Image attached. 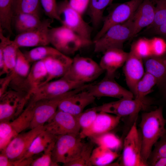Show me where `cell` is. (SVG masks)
Returning <instances> with one entry per match:
<instances>
[{
    "label": "cell",
    "mask_w": 166,
    "mask_h": 166,
    "mask_svg": "<svg viewBox=\"0 0 166 166\" xmlns=\"http://www.w3.org/2000/svg\"><path fill=\"white\" fill-rule=\"evenodd\" d=\"M56 140L52 142L43 152L40 157L34 159L31 166H57L58 164L52 159V151Z\"/></svg>",
    "instance_id": "60d3db41"
},
{
    "label": "cell",
    "mask_w": 166,
    "mask_h": 166,
    "mask_svg": "<svg viewBox=\"0 0 166 166\" xmlns=\"http://www.w3.org/2000/svg\"><path fill=\"white\" fill-rule=\"evenodd\" d=\"M41 6L40 0H14V15L19 13H28L39 16Z\"/></svg>",
    "instance_id": "d590c367"
},
{
    "label": "cell",
    "mask_w": 166,
    "mask_h": 166,
    "mask_svg": "<svg viewBox=\"0 0 166 166\" xmlns=\"http://www.w3.org/2000/svg\"><path fill=\"white\" fill-rule=\"evenodd\" d=\"M165 123H166V119H165Z\"/></svg>",
    "instance_id": "db71d44e"
},
{
    "label": "cell",
    "mask_w": 166,
    "mask_h": 166,
    "mask_svg": "<svg viewBox=\"0 0 166 166\" xmlns=\"http://www.w3.org/2000/svg\"><path fill=\"white\" fill-rule=\"evenodd\" d=\"M98 112L97 107H95L87 109L76 116L81 128L80 133L85 132L91 127L96 117Z\"/></svg>",
    "instance_id": "f35d334b"
},
{
    "label": "cell",
    "mask_w": 166,
    "mask_h": 166,
    "mask_svg": "<svg viewBox=\"0 0 166 166\" xmlns=\"http://www.w3.org/2000/svg\"><path fill=\"white\" fill-rule=\"evenodd\" d=\"M72 60L73 59L61 52L44 59L47 77L43 84L54 79L64 76L68 71Z\"/></svg>",
    "instance_id": "7402d4cb"
},
{
    "label": "cell",
    "mask_w": 166,
    "mask_h": 166,
    "mask_svg": "<svg viewBox=\"0 0 166 166\" xmlns=\"http://www.w3.org/2000/svg\"><path fill=\"white\" fill-rule=\"evenodd\" d=\"M30 63L23 52L18 49L13 76L9 86L10 89L27 92L26 83L31 66Z\"/></svg>",
    "instance_id": "cb8c5ba5"
},
{
    "label": "cell",
    "mask_w": 166,
    "mask_h": 166,
    "mask_svg": "<svg viewBox=\"0 0 166 166\" xmlns=\"http://www.w3.org/2000/svg\"><path fill=\"white\" fill-rule=\"evenodd\" d=\"M154 166H166V157L161 158L157 161Z\"/></svg>",
    "instance_id": "f907efd6"
},
{
    "label": "cell",
    "mask_w": 166,
    "mask_h": 166,
    "mask_svg": "<svg viewBox=\"0 0 166 166\" xmlns=\"http://www.w3.org/2000/svg\"><path fill=\"white\" fill-rule=\"evenodd\" d=\"M113 0H90L87 10L94 27L98 26L103 21L105 9Z\"/></svg>",
    "instance_id": "4dcf8cb0"
},
{
    "label": "cell",
    "mask_w": 166,
    "mask_h": 166,
    "mask_svg": "<svg viewBox=\"0 0 166 166\" xmlns=\"http://www.w3.org/2000/svg\"><path fill=\"white\" fill-rule=\"evenodd\" d=\"M53 20L46 19L38 28L17 34L13 40L14 43L18 48L47 45L50 44L48 32Z\"/></svg>",
    "instance_id": "9a60e30c"
},
{
    "label": "cell",
    "mask_w": 166,
    "mask_h": 166,
    "mask_svg": "<svg viewBox=\"0 0 166 166\" xmlns=\"http://www.w3.org/2000/svg\"><path fill=\"white\" fill-rule=\"evenodd\" d=\"M46 77L44 59L34 62L26 81V91L31 94L35 89L44 83Z\"/></svg>",
    "instance_id": "484cf974"
},
{
    "label": "cell",
    "mask_w": 166,
    "mask_h": 166,
    "mask_svg": "<svg viewBox=\"0 0 166 166\" xmlns=\"http://www.w3.org/2000/svg\"><path fill=\"white\" fill-rule=\"evenodd\" d=\"M136 121L131 126L124 138L121 165L148 166L142 157V136L140 129L137 128Z\"/></svg>",
    "instance_id": "ba28073f"
},
{
    "label": "cell",
    "mask_w": 166,
    "mask_h": 166,
    "mask_svg": "<svg viewBox=\"0 0 166 166\" xmlns=\"http://www.w3.org/2000/svg\"><path fill=\"white\" fill-rule=\"evenodd\" d=\"M150 42L152 55H161L166 52V42L164 39L154 38Z\"/></svg>",
    "instance_id": "f6af8a7d"
},
{
    "label": "cell",
    "mask_w": 166,
    "mask_h": 166,
    "mask_svg": "<svg viewBox=\"0 0 166 166\" xmlns=\"http://www.w3.org/2000/svg\"></svg>",
    "instance_id": "11a10c76"
},
{
    "label": "cell",
    "mask_w": 166,
    "mask_h": 166,
    "mask_svg": "<svg viewBox=\"0 0 166 166\" xmlns=\"http://www.w3.org/2000/svg\"><path fill=\"white\" fill-rule=\"evenodd\" d=\"M81 139L80 134L57 136L52 151L53 161L64 165L78 158L85 144Z\"/></svg>",
    "instance_id": "5b68a950"
},
{
    "label": "cell",
    "mask_w": 166,
    "mask_h": 166,
    "mask_svg": "<svg viewBox=\"0 0 166 166\" xmlns=\"http://www.w3.org/2000/svg\"><path fill=\"white\" fill-rule=\"evenodd\" d=\"M26 108L17 118L10 121L15 136L29 128L34 114V104L29 103Z\"/></svg>",
    "instance_id": "f546056e"
},
{
    "label": "cell",
    "mask_w": 166,
    "mask_h": 166,
    "mask_svg": "<svg viewBox=\"0 0 166 166\" xmlns=\"http://www.w3.org/2000/svg\"><path fill=\"white\" fill-rule=\"evenodd\" d=\"M143 0H130L116 6L103 18V25L93 38L94 42L100 38L111 27L123 23L133 15Z\"/></svg>",
    "instance_id": "30bf717a"
},
{
    "label": "cell",
    "mask_w": 166,
    "mask_h": 166,
    "mask_svg": "<svg viewBox=\"0 0 166 166\" xmlns=\"http://www.w3.org/2000/svg\"><path fill=\"white\" fill-rule=\"evenodd\" d=\"M104 72L99 64L92 59L77 55L73 59L68 71L62 77L85 84L96 79Z\"/></svg>",
    "instance_id": "8992f818"
},
{
    "label": "cell",
    "mask_w": 166,
    "mask_h": 166,
    "mask_svg": "<svg viewBox=\"0 0 166 166\" xmlns=\"http://www.w3.org/2000/svg\"><path fill=\"white\" fill-rule=\"evenodd\" d=\"M89 85L85 84L73 90L60 101L58 109L75 116L81 113L84 109L93 103L95 99L86 90Z\"/></svg>",
    "instance_id": "8fae6325"
},
{
    "label": "cell",
    "mask_w": 166,
    "mask_h": 166,
    "mask_svg": "<svg viewBox=\"0 0 166 166\" xmlns=\"http://www.w3.org/2000/svg\"><path fill=\"white\" fill-rule=\"evenodd\" d=\"M15 161L10 159L3 151L0 152V166H14Z\"/></svg>",
    "instance_id": "c3c4849f"
},
{
    "label": "cell",
    "mask_w": 166,
    "mask_h": 166,
    "mask_svg": "<svg viewBox=\"0 0 166 166\" xmlns=\"http://www.w3.org/2000/svg\"><path fill=\"white\" fill-rule=\"evenodd\" d=\"M163 109L160 106L141 115L139 125L142 136L141 155L143 161L148 165L147 161L154 144L166 132Z\"/></svg>",
    "instance_id": "6da1fadb"
},
{
    "label": "cell",
    "mask_w": 166,
    "mask_h": 166,
    "mask_svg": "<svg viewBox=\"0 0 166 166\" xmlns=\"http://www.w3.org/2000/svg\"><path fill=\"white\" fill-rule=\"evenodd\" d=\"M90 0H69L71 6L82 15L87 10Z\"/></svg>",
    "instance_id": "bcb514c9"
},
{
    "label": "cell",
    "mask_w": 166,
    "mask_h": 166,
    "mask_svg": "<svg viewBox=\"0 0 166 166\" xmlns=\"http://www.w3.org/2000/svg\"><path fill=\"white\" fill-rule=\"evenodd\" d=\"M155 15L154 3L152 0H143L132 17L133 28L131 39L141 30L150 26L153 22Z\"/></svg>",
    "instance_id": "44dd1931"
},
{
    "label": "cell",
    "mask_w": 166,
    "mask_h": 166,
    "mask_svg": "<svg viewBox=\"0 0 166 166\" xmlns=\"http://www.w3.org/2000/svg\"><path fill=\"white\" fill-rule=\"evenodd\" d=\"M17 34L34 30L42 24L39 16L31 14L19 13L14 15L13 23Z\"/></svg>",
    "instance_id": "83f0119b"
},
{
    "label": "cell",
    "mask_w": 166,
    "mask_h": 166,
    "mask_svg": "<svg viewBox=\"0 0 166 166\" xmlns=\"http://www.w3.org/2000/svg\"><path fill=\"white\" fill-rule=\"evenodd\" d=\"M40 2L45 14L50 19H55L60 21L56 0H40Z\"/></svg>",
    "instance_id": "ee69618b"
},
{
    "label": "cell",
    "mask_w": 166,
    "mask_h": 166,
    "mask_svg": "<svg viewBox=\"0 0 166 166\" xmlns=\"http://www.w3.org/2000/svg\"><path fill=\"white\" fill-rule=\"evenodd\" d=\"M132 17L123 23L111 27L100 38L93 42L94 52L104 53L113 48L123 49L124 43L131 38L133 28Z\"/></svg>",
    "instance_id": "3957f363"
},
{
    "label": "cell",
    "mask_w": 166,
    "mask_h": 166,
    "mask_svg": "<svg viewBox=\"0 0 166 166\" xmlns=\"http://www.w3.org/2000/svg\"><path fill=\"white\" fill-rule=\"evenodd\" d=\"M93 142L85 143L83 150L78 158L63 165L65 166H91L90 158L93 144Z\"/></svg>",
    "instance_id": "74e56055"
},
{
    "label": "cell",
    "mask_w": 166,
    "mask_h": 166,
    "mask_svg": "<svg viewBox=\"0 0 166 166\" xmlns=\"http://www.w3.org/2000/svg\"><path fill=\"white\" fill-rule=\"evenodd\" d=\"M44 130V125L40 126L18 134L2 151L12 160H20L25 155L35 138Z\"/></svg>",
    "instance_id": "5bb4252c"
},
{
    "label": "cell",
    "mask_w": 166,
    "mask_h": 166,
    "mask_svg": "<svg viewBox=\"0 0 166 166\" xmlns=\"http://www.w3.org/2000/svg\"><path fill=\"white\" fill-rule=\"evenodd\" d=\"M44 127L45 130L56 136L79 134L81 131L76 116L58 109Z\"/></svg>",
    "instance_id": "4fadbf2b"
},
{
    "label": "cell",
    "mask_w": 166,
    "mask_h": 166,
    "mask_svg": "<svg viewBox=\"0 0 166 166\" xmlns=\"http://www.w3.org/2000/svg\"><path fill=\"white\" fill-rule=\"evenodd\" d=\"M14 0H0V27L12 34Z\"/></svg>",
    "instance_id": "1f68e13d"
},
{
    "label": "cell",
    "mask_w": 166,
    "mask_h": 166,
    "mask_svg": "<svg viewBox=\"0 0 166 166\" xmlns=\"http://www.w3.org/2000/svg\"><path fill=\"white\" fill-rule=\"evenodd\" d=\"M10 121L0 122V151H3L15 137Z\"/></svg>",
    "instance_id": "b9f144b4"
},
{
    "label": "cell",
    "mask_w": 166,
    "mask_h": 166,
    "mask_svg": "<svg viewBox=\"0 0 166 166\" xmlns=\"http://www.w3.org/2000/svg\"><path fill=\"white\" fill-rule=\"evenodd\" d=\"M60 52L54 47L45 45L35 47L23 53L30 63H34L55 56Z\"/></svg>",
    "instance_id": "836d02e7"
},
{
    "label": "cell",
    "mask_w": 166,
    "mask_h": 166,
    "mask_svg": "<svg viewBox=\"0 0 166 166\" xmlns=\"http://www.w3.org/2000/svg\"><path fill=\"white\" fill-rule=\"evenodd\" d=\"M0 27V65L4 64L2 75L13 72L15 65L18 48L10 40V36L5 37Z\"/></svg>",
    "instance_id": "ffe728a7"
},
{
    "label": "cell",
    "mask_w": 166,
    "mask_h": 166,
    "mask_svg": "<svg viewBox=\"0 0 166 166\" xmlns=\"http://www.w3.org/2000/svg\"><path fill=\"white\" fill-rule=\"evenodd\" d=\"M121 118L104 112H99L91 127L85 132L80 133L81 139L89 138L108 132L114 128L119 124Z\"/></svg>",
    "instance_id": "d6986e66"
},
{
    "label": "cell",
    "mask_w": 166,
    "mask_h": 166,
    "mask_svg": "<svg viewBox=\"0 0 166 166\" xmlns=\"http://www.w3.org/2000/svg\"><path fill=\"white\" fill-rule=\"evenodd\" d=\"M86 90L95 97H107L120 99H133L134 96L130 91L120 85L114 78L106 77L97 83L90 84Z\"/></svg>",
    "instance_id": "2e32d148"
},
{
    "label": "cell",
    "mask_w": 166,
    "mask_h": 166,
    "mask_svg": "<svg viewBox=\"0 0 166 166\" xmlns=\"http://www.w3.org/2000/svg\"><path fill=\"white\" fill-rule=\"evenodd\" d=\"M92 142L111 150H117L122 145L121 139L114 133L108 132L90 138Z\"/></svg>",
    "instance_id": "e575fe53"
},
{
    "label": "cell",
    "mask_w": 166,
    "mask_h": 166,
    "mask_svg": "<svg viewBox=\"0 0 166 166\" xmlns=\"http://www.w3.org/2000/svg\"><path fill=\"white\" fill-rule=\"evenodd\" d=\"M145 71L153 75L161 88L166 83V52L160 56L152 55L143 59Z\"/></svg>",
    "instance_id": "d4e9b609"
},
{
    "label": "cell",
    "mask_w": 166,
    "mask_h": 166,
    "mask_svg": "<svg viewBox=\"0 0 166 166\" xmlns=\"http://www.w3.org/2000/svg\"><path fill=\"white\" fill-rule=\"evenodd\" d=\"M57 11L62 25L74 32L89 45L93 42L92 28L84 21L82 15L71 6L68 0L57 3Z\"/></svg>",
    "instance_id": "7a4b0ae2"
},
{
    "label": "cell",
    "mask_w": 166,
    "mask_h": 166,
    "mask_svg": "<svg viewBox=\"0 0 166 166\" xmlns=\"http://www.w3.org/2000/svg\"><path fill=\"white\" fill-rule=\"evenodd\" d=\"M149 157L148 166H153L159 159L166 157V132L155 144Z\"/></svg>",
    "instance_id": "8d00e7d4"
},
{
    "label": "cell",
    "mask_w": 166,
    "mask_h": 166,
    "mask_svg": "<svg viewBox=\"0 0 166 166\" xmlns=\"http://www.w3.org/2000/svg\"><path fill=\"white\" fill-rule=\"evenodd\" d=\"M49 42L54 48L68 56L89 45L74 32L62 25L49 29Z\"/></svg>",
    "instance_id": "277c9868"
},
{
    "label": "cell",
    "mask_w": 166,
    "mask_h": 166,
    "mask_svg": "<svg viewBox=\"0 0 166 166\" xmlns=\"http://www.w3.org/2000/svg\"><path fill=\"white\" fill-rule=\"evenodd\" d=\"M123 71L127 85L133 94L137 83L145 72L143 59L130 49Z\"/></svg>",
    "instance_id": "ac0fdd59"
},
{
    "label": "cell",
    "mask_w": 166,
    "mask_h": 166,
    "mask_svg": "<svg viewBox=\"0 0 166 166\" xmlns=\"http://www.w3.org/2000/svg\"><path fill=\"white\" fill-rule=\"evenodd\" d=\"M164 38V40L166 41V37H165V38Z\"/></svg>",
    "instance_id": "f5cc1de1"
},
{
    "label": "cell",
    "mask_w": 166,
    "mask_h": 166,
    "mask_svg": "<svg viewBox=\"0 0 166 166\" xmlns=\"http://www.w3.org/2000/svg\"><path fill=\"white\" fill-rule=\"evenodd\" d=\"M119 156L120 155L115 151L98 146L93 149L90 161L92 166H106L110 164Z\"/></svg>",
    "instance_id": "f1b7e54d"
},
{
    "label": "cell",
    "mask_w": 166,
    "mask_h": 166,
    "mask_svg": "<svg viewBox=\"0 0 166 166\" xmlns=\"http://www.w3.org/2000/svg\"><path fill=\"white\" fill-rule=\"evenodd\" d=\"M144 101L135 98H123L97 106L98 112L111 113L121 118L127 117L134 123L144 106Z\"/></svg>",
    "instance_id": "7c38bea8"
},
{
    "label": "cell",
    "mask_w": 166,
    "mask_h": 166,
    "mask_svg": "<svg viewBox=\"0 0 166 166\" xmlns=\"http://www.w3.org/2000/svg\"><path fill=\"white\" fill-rule=\"evenodd\" d=\"M155 34L160 35L163 38L166 37V22L158 27L152 29Z\"/></svg>",
    "instance_id": "681fc988"
},
{
    "label": "cell",
    "mask_w": 166,
    "mask_h": 166,
    "mask_svg": "<svg viewBox=\"0 0 166 166\" xmlns=\"http://www.w3.org/2000/svg\"><path fill=\"white\" fill-rule=\"evenodd\" d=\"M73 90L58 97L43 99L33 103V117L29 128H33L44 125L54 116L57 110L60 101L70 94Z\"/></svg>",
    "instance_id": "e0dca14e"
},
{
    "label": "cell",
    "mask_w": 166,
    "mask_h": 166,
    "mask_svg": "<svg viewBox=\"0 0 166 166\" xmlns=\"http://www.w3.org/2000/svg\"><path fill=\"white\" fill-rule=\"evenodd\" d=\"M13 76V72L0 79V96L8 89Z\"/></svg>",
    "instance_id": "7dc6e473"
},
{
    "label": "cell",
    "mask_w": 166,
    "mask_h": 166,
    "mask_svg": "<svg viewBox=\"0 0 166 166\" xmlns=\"http://www.w3.org/2000/svg\"><path fill=\"white\" fill-rule=\"evenodd\" d=\"M85 84L70 81L64 77L51 81L38 87L32 93L28 103L55 98L79 88Z\"/></svg>",
    "instance_id": "9c48e42d"
},
{
    "label": "cell",
    "mask_w": 166,
    "mask_h": 166,
    "mask_svg": "<svg viewBox=\"0 0 166 166\" xmlns=\"http://www.w3.org/2000/svg\"><path fill=\"white\" fill-rule=\"evenodd\" d=\"M31 94L28 92L8 89L0 96V122L11 121L24 110Z\"/></svg>",
    "instance_id": "52a82bcc"
},
{
    "label": "cell",
    "mask_w": 166,
    "mask_h": 166,
    "mask_svg": "<svg viewBox=\"0 0 166 166\" xmlns=\"http://www.w3.org/2000/svg\"><path fill=\"white\" fill-rule=\"evenodd\" d=\"M155 15L153 23L148 27L152 30L166 22V0H153Z\"/></svg>",
    "instance_id": "ab89813d"
},
{
    "label": "cell",
    "mask_w": 166,
    "mask_h": 166,
    "mask_svg": "<svg viewBox=\"0 0 166 166\" xmlns=\"http://www.w3.org/2000/svg\"><path fill=\"white\" fill-rule=\"evenodd\" d=\"M57 136L44 130L35 138L25 155L19 160L33 158L36 155L43 152L52 142L56 140Z\"/></svg>",
    "instance_id": "4316f807"
},
{
    "label": "cell",
    "mask_w": 166,
    "mask_h": 166,
    "mask_svg": "<svg viewBox=\"0 0 166 166\" xmlns=\"http://www.w3.org/2000/svg\"><path fill=\"white\" fill-rule=\"evenodd\" d=\"M131 49L143 59L152 55L150 39H139L132 44Z\"/></svg>",
    "instance_id": "7bdbcfd3"
},
{
    "label": "cell",
    "mask_w": 166,
    "mask_h": 166,
    "mask_svg": "<svg viewBox=\"0 0 166 166\" xmlns=\"http://www.w3.org/2000/svg\"><path fill=\"white\" fill-rule=\"evenodd\" d=\"M156 85H157L156 78L151 74L145 71L136 85L133 94L135 98L144 101L145 96L152 91V88Z\"/></svg>",
    "instance_id": "d6a6232c"
},
{
    "label": "cell",
    "mask_w": 166,
    "mask_h": 166,
    "mask_svg": "<svg viewBox=\"0 0 166 166\" xmlns=\"http://www.w3.org/2000/svg\"><path fill=\"white\" fill-rule=\"evenodd\" d=\"M103 53L99 65L106 72L105 77L114 78L117 70L124 64L128 53L125 52L123 49L113 48Z\"/></svg>",
    "instance_id": "603a6c76"
},
{
    "label": "cell",
    "mask_w": 166,
    "mask_h": 166,
    "mask_svg": "<svg viewBox=\"0 0 166 166\" xmlns=\"http://www.w3.org/2000/svg\"><path fill=\"white\" fill-rule=\"evenodd\" d=\"M164 98L166 99V83L160 88Z\"/></svg>",
    "instance_id": "816d5d0a"
}]
</instances>
